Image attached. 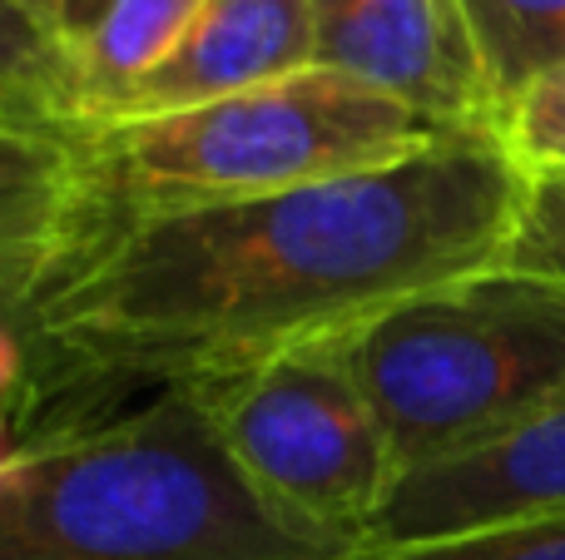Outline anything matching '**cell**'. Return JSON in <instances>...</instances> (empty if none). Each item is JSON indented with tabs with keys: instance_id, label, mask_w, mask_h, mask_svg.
<instances>
[{
	"instance_id": "cell-1",
	"label": "cell",
	"mask_w": 565,
	"mask_h": 560,
	"mask_svg": "<svg viewBox=\"0 0 565 560\" xmlns=\"http://www.w3.org/2000/svg\"><path fill=\"white\" fill-rule=\"evenodd\" d=\"M526 184L497 129H457L367 174L125 218L60 273L25 337L109 383L244 373L507 268Z\"/></svg>"
},
{
	"instance_id": "cell-2",
	"label": "cell",
	"mask_w": 565,
	"mask_h": 560,
	"mask_svg": "<svg viewBox=\"0 0 565 560\" xmlns=\"http://www.w3.org/2000/svg\"><path fill=\"white\" fill-rule=\"evenodd\" d=\"M0 560H348L234 472L184 387L20 446L0 472Z\"/></svg>"
},
{
	"instance_id": "cell-3",
	"label": "cell",
	"mask_w": 565,
	"mask_h": 560,
	"mask_svg": "<svg viewBox=\"0 0 565 560\" xmlns=\"http://www.w3.org/2000/svg\"><path fill=\"white\" fill-rule=\"evenodd\" d=\"M447 134L457 129H441L422 109L362 79L312 65L179 115L115 119L85 134V154L105 234L125 218L244 204L387 169Z\"/></svg>"
},
{
	"instance_id": "cell-4",
	"label": "cell",
	"mask_w": 565,
	"mask_h": 560,
	"mask_svg": "<svg viewBox=\"0 0 565 560\" xmlns=\"http://www.w3.org/2000/svg\"><path fill=\"white\" fill-rule=\"evenodd\" d=\"M338 343L397 476L477 452L565 397V293L511 268L417 293Z\"/></svg>"
},
{
	"instance_id": "cell-5",
	"label": "cell",
	"mask_w": 565,
	"mask_h": 560,
	"mask_svg": "<svg viewBox=\"0 0 565 560\" xmlns=\"http://www.w3.org/2000/svg\"><path fill=\"white\" fill-rule=\"evenodd\" d=\"M184 392L204 407L234 472L282 521L348 556L362 551L397 466L338 337Z\"/></svg>"
},
{
	"instance_id": "cell-6",
	"label": "cell",
	"mask_w": 565,
	"mask_h": 560,
	"mask_svg": "<svg viewBox=\"0 0 565 560\" xmlns=\"http://www.w3.org/2000/svg\"><path fill=\"white\" fill-rule=\"evenodd\" d=\"M312 65L362 79L441 129H497L461 0H312Z\"/></svg>"
},
{
	"instance_id": "cell-7",
	"label": "cell",
	"mask_w": 565,
	"mask_h": 560,
	"mask_svg": "<svg viewBox=\"0 0 565 560\" xmlns=\"http://www.w3.org/2000/svg\"><path fill=\"white\" fill-rule=\"evenodd\" d=\"M565 511V397L477 452L392 482L362 551L422 546Z\"/></svg>"
},
{
	"instance_id": "cell-8",
	"label": "cell",
	"mask_w": 565,
	"mask_h": 560,
	"mask_svg": "<svg viewBox=\"0 0 565 560\" xmlns=\"http://www.w3.org/2000/svg\"><path fill=\"white\" fill-rule=\"evenodd\" d=\"M298 69H312V0H204L179 50L119 105L115 119L179 115Z\"/></svg>"
},
{
	"instance_id": "cell-9",
	"label": "cell",
	"mask_w": 565,
	"mask_h": 560,
	"mask_svg": "<svg viewBox=\"0 0 565 560\" xmlns=\"http://www.w3.org/2000/svg\"><path fill=\"white\" fill-rule=\"evenodd\" d=\"M30 10L75 85L85 134H95L174 55L204 0H30Z\"/></svg>"
},
{
	"instance_id": "cell-10",
	"label": "cell",
	"mask_w": 565,
	"mask_h": 560,
	"mask_svg": "<svg viewBox=\"0 0 565 560\" xmlns=\"http://www.w3.org/2000/svg\"><path fill=\"white\" fill-rule=\"evenodd\" d=\"M95 238L85 139L0 129V258H40L65 273Z\"/></svg>"
},
{
	"instance_id": "cell-11",
	"label": "cell",
	"mask_w": 565,
	"mask_h": 560,
	"mask_svg": "<svg viewBox=\"0 0 565 560\" xmlns=\"http://www.w3.org/2000/svg\"><path fill=\"white\" fill-rule=\"evenodd\" d=\"M491 115L565 69V0H461Z\"/></svg>"
},
{
	"instance_id": "cell-12",
	"label": "cell",
	"mask_w": 565,
	"mask_h": 560,
	"mask_svg": "<svg viewBox=\"0 0 565 560\" xmlns=\"http://www.w3.org/2000/svg\"><path fill=\"white\" fill-rule=\"evenodd\" d=\"M0 129L85 139L79 99L30 0H0Z\"/></svg>"
},
{
	"instance_id": "cell-13",
	"label": "cell",
	"mask_w": 565,
	"mask_h": 560,
	"mask_svg": "<svg viewBox=\"0 0 565 560\" xmlns=\"http://www.w3.org/2000/svg\"><path fill=\"white\" fill-rule=\"evenodd\" d=\"M348 560H565V511L536 516V521L491 526V531H471V536H447V541L358 551Z\"/></svg>"
},
{
	"instance_id": "cell-14",
	"label": "cell",
	"mask_w": 565,
	"mask_h": 560,
	"mask_svg": "<svg viewBox=\"0 0 565 560\" xmlns=\"http://www.w3.org/2000/svg\"><path fill=\"white\" fill-rule=\"evenodd\" d=\"M507 268L565 293V174H536L526 184L516 238L507 248Z\"/></svg>"
},
{
	"instance_id": "cell-15",
	"label": "cell",
	"mask_w": 565,
	"mask_h": 560,
	"mask_svg": "<svg viewBox=\"0 0 565 560\" xmlns=\"http://www.w3.org/2000/svg\"><path fill=\"white\" fill-rule=\"evenodd\" d=\"M497 134L531 179L565 174V69L541 79V85H531L526 95L497 119Z\"/></svg>"
},
{
	"instance_id": "cell-16",
	"label": "cell",
	"mask_w": 565,
	"mask_h": 560,
	"mask_svg": "<svg viewBox=\"0 0 565 560\" xmlns=\"http://www.w3.org/2000/svg\"><path fill=\"white\" fill-rule=\"evenodd\" d=\"M25 383V327L0 317V407Z\"/></svg>"
},
{
	"instance_id": "cell-17",
	"label": "cell",
	"mask_w": 565,
	"mask_h": 560,
	"mask_svg": "<svg viewBox=\"0 0 565 560\" xmlns=\"http://www.w3.org/2000/svg\"><path fill=\"white\" fill-rule=\"evenodd\" d=\"M20 446H25V442H15V432H10V417H6V407H0V472H6V466L20 456Z\"/></svg>"
}]
</instances>
